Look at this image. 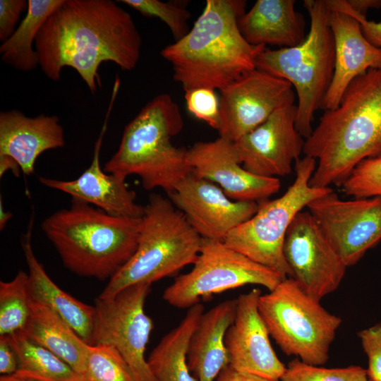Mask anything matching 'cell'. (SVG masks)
Returning <instances> with one entry per match:
<instances>
[{
    "instance_id": "obj_35",
    "label": "cell",
    "mask_w": 381,
    "mask_h": 381,
    "mask_svg": "<svg viewBox=\"0 0 381 381\" xmlns=\"http://www.w3.org/2000/svg\"><path fill=\"white\" fill-rule=\"evenodd\" d=\"M358 335L368 358V381H381V324L361 330Z\"/></svg>"
},
{
    "instance_id": "obj_41",
    "label": "cell",
    "mask_w": 381,
    "mask_h": 381,
    "mask_svg": "<svg viewBox=\"0 0 381 381\" xmlns=\"http://www.w3.org/2000/svg\"><path fill=\"white\" fill-rule=\"evenodd\" d=\"M18 176L21 171L19 164L11 157L6 155H0V176L1 177L7 171Z\"/></svg>"
},
{
    "instance_id": "obj_31",
    "label": "cell",
    "mask_w": 381,
    "mask_h": 381,
    "mask_svg": "<svg viewBox=\"0 0 381 381\" xmlns=\"http://www.w3.org/2000/svg\"><path fill=\"white\" fill-rule=\"evenodd\" d=\"M282 381H368L366 370L359 365L327 368L309 365L296 358L291 361Z\"/></svg>"
},
{
    "instance_id": "obj_3",
    "label": "cell",
    "mask_w": 381,
    "mask_h": 381,
    "mask_svg": "<svg viewBox=\"0 0 381 381\" xmlns=\"http://www.w3.org/2000/svg\"><path fill=\"white\" fill-rule=\"evenodd\" d=\"M243 0H207L189 32L161 51L185 92L198 87L220 91L256 68L266 46L253 45L241 34L238 19Z\"/></svg>"
},
{
    "instance_id": "obj_23",
    "label": "cell",
    "mask_w": 381,
    "mask_h": 381,
    "mask_svg": "<svg viewBox=\"0 0 381 381\" xmlns=\"http://www.w3.org/2000/svg\"><path fill=\"white\" fill-rule=\"evenodd\" d=\"M33 218L21 238L28 267V284L33 300L44 303L61 317L87 344L92 345L95 306L75 298L57 286L39 262L32 246Z\"/></svg>"
},
{
    "instance_id": "obj_38",
    "label": "cell",
    "mask_w": 381,
    "mask_h": 381,
    "mask_svg": "<svg viewBox=\"0 0 381 381\" xmlns=\"http://www.w3.org/2000/svg\"><path fill=\"white\" fill-rule=\"evenodd\" d=\"M18 358L10 335L0 336V373L3 375L16 373Z\"/></svg>"
},
{
    "instance_id": "obj_40",
    "label": "cell",
    "mask_w": 381,
    "mask_h": 381,
    "mask_svg": "<svg viewBox=\"0 0 381 381\" xmlns=\"http://www.w3.org/2000/svg\"><path fill=\"white\" fill-rule=\"evenodd\" d=\"M347 5L355 13L365 16L370 8L381 7V0H346Z\"/></svg>"
},
{
    "instance_id": "obj_27",
    "label": "cell",
    "mask_w": 381,
    "mask_h": 381,
    "mask_svg": "<svg viewBox=\"0 0 381 381\" xmlns=\"http://www.w3.org/2000/svg\"><path fill=\"white\" fill-rule=\"evenodd\" d=\"M64 0H28L27 13L14 32L0 46L1 59L12 68L28 72L40 66L37 36L49 16Z\"/></svg>"
},
{
    "instance_id": "obj_28",
    "label": "cell",
    "mask_w": 381,
    "mask_h": 381,
    "mask_svg": "<svg viewBox=\"0 0 381 381\" xmlns=\"http://www.w3.org/2000/svg\"><path fill=\"white\" fill-rule=\"evenodd\" d=\"M11 336L18 358L16 373L40 381H80V375L54 353L34 341L23 331Z\"/></svg>"
},
{
    "instance_id": "obj_9",
    "label": "cell",
    "mask_w": 381,
    "mask_h": 381,
    "mask_svg": "<svg viewBox=\"0 0 381 381\" xmlns=\"http://www.w3.org/2000/svg\"><path fill=\"white\" fill-rule=\"evenodd\" d=\"M316 160L306 156L295 162L296 178L280 197L259 202L256 212L232 229L224 242L252 260L292 278V272L284 255L287 230L295 217L314 199L332 189L315 188L310 181Z\"/></svg>"
},
{
    "instance_id": "obj_6",
    "label": "cell",
    "mask_w": 381,
    "mask_h": 381,
    "mask_svg": "<svg viewBox=\"0 0 381 381\" xmlns=\"http://www.w3.org/2000/svg\"><path fill=\"white\" fill-rule=\"evenodd\" d=\"M202 241L168 197L151 193L144 206L134 254L99 297H111L128 286L152 284L175 274L195 262Z\"/></svg>"
},
{
    "instance_id": "obj_10",
    "label": "cell",
    "mask_w": 381,
    "mask_h": 381,
    "mask_svg": "<svg viewBox=\"0 0 381 381\" xmlns=\"http://www.w3.org/2000/svg\"><path fill=\"white\" fill-rule=\"evenodd\" d=\"M284 279L224 241L202 238L190 271L176 277L164 291L162 298L174 307L189 308L213 295L248 284L271 291Z\"/></svg>"
},
{
    "instance_id": "obj_36",
    "label": "cell",
    "mask_w": 381,
    "mask_h": 381,
    "mask_svg": "<svg viewBox=\"0 0 381 381\" xmlns=\"http://www.w3.org/2000/svg\"><path fill=\"white\" fill-rule=\"evenodd\" d=\"M28 8L25 0H0V40L6 41L14 32L22 12Z\"/></svg>"
},
{
    "instance_id": "obj_16",
    "label": "cell",
    "mask_w": 381,
    "mask_h": 381,
    "mask_svg": "<svg viewBox=\"0 0 381 381\" xmlns=\"http://www.w3.org/2000/svg\"><path fill=\"white\" fill-rule=\"evenodd\" d=\"M296 105L274 111L260 126L234 142L243 167L255 175L277 178L292 171L305 138L295 126Z\"/></svg>"
},
{
    "instance_id": "obj_4",
    "label": "cell",
    "mask_w": 381,
    "mask_h": 381,
    "mask_svg": "<svg viewBox=\"0 0 381 381\" xmlns=\"http://www.w3.org/2000/svg\"><path fill=\"white\" fill-rule=\"evenodd\" d=\"M140 218L116 217L72 198L41 224L64 266L75 274L111 279L134 254Z\"/></svg>"
},
{
    "instance_id": "obj_43",
    "label": "cell",
    "mask_w": 381,
    "mask_h": 381,
    "mask_svg": "<svg viewBox=\"0 0 381 381\" xmlns=\"http://www.w3.org/2000/svg\"><path fill=\"white\" fill-rule=\"evenodd\" d=\"M0 381H40V380L16 373L11 375H1L0 377Z\"/></svg>"
},
{
    "instance_id": "obj_29",
    "label": "cell",
    "mask_w": 381,
    "mask_h": 381,
    "mask_svg": "<svg viewBox=\"0 0 381 381\" xmlns=\"http://www.w3.org/2000/svg\"><path fill=\"white\" fill-rule=\"evenodd\" d=\"M28 274L20 270L9 282H0V336L23 331L31 314Z\"/></svg>"
},
{
    "instance_id": "obj_20",
    "label": "cell",
    "mask_w": 381,
    "mask_h": 381,
    "mask_svg": "<svg viewBox=\"0 0 381 381\" xmlns=\"http://www.w3.org/2000/svg\"><path fill=\"white\" fill-rule=\"evenodd\" d=\"M334 42V71L322 109H335L347 87L370 68H381V49L363 35L359 21L339 10H331L329 19Z\"/></svg>"
},
{
    "instance_id": "obj_11",
    "label": "cell",
    "mask_w": 381,
    "mask_h": 381,
    "mask_svg": "<svg viewBox=\"0 0 381 381\" xmlns=\"http://www.w3.org/2000/svg\"><path fill=\"white\" fill-rule=\"evenodd\" d=\"M152 284L128 286L95 304L92 345L114 347L128 363L135 381H155L145 353L153 329L145 310Z\"/></svg>"
},
{
    "instance_id": "obj_26",
    "label": "cell",
    "mask_w": 381,
    "mask_h": 381,
    "mask_svg": "<svg viewBox=\"0 0 381 381\" xmlns=\"http://www.w3.org/2000/svg\"><path fill=\"white\" fill-rule=\"evenodd\" d=\"M200 303L189 308L179 324L166 334L147 359L155 381H198L188 365L191 337L204 313Z\"/></svg>"
},
{
    "instance_id": "obj_39",
    "label": "cell",
    "mask_w": 381,
    "mask_h": 381,
    "mask_svg": "<svg viewBox=\"0 0 381 381\" xmlns=\"http://www.w3.org/2000/svg\"><path fill=\"white\" fill-rule=\"evenodd\" d=\"M215 381H282L263 377L255 374L238 371L228 365L219 373Z\"/></svg>"
},
{
    "instance_id": "obj_34",
    "label": "cell",
    "mask_w": 381,
    "mask_h": 381,
    "mask_svg": "<svg viewBox=\"0 0 381 381\" xmlns=\"http://www.w3.org/2000/svg\"><path fill=\"white\" fill-rule=\"evenodd\" d=\"M188 111L199 120L205 121L212 128L219 130L220 124L219 98L215 90L198 87L185 92Z\"/></svg>"
},
{
    "instance_id": "obj_14",
    "label": "cell",
    "mask_w": 381,
    "mask_h": 381,
    "mask_svg": "<svg viewBox=\"0 0 381 381\" xmlns=\"http://www.w3.org/2000/svg\"><path fill=\"white\" fill-rule=\"evenodd\" d=\"M219 97L222 138L235 142L277 110L294 104L291 84L257 68L222 90Z\"/></svg>"
},
{
    "instance_id": "obj_7",
    "label": "cell",
    "mask_w": 381,
    "mask_h": 381,
    "mask_svg": "<svg viewBox=\"0 0 381 381\" xmlns=\"http://www.w3.org/2000/svg\"><path fill=\"white\" fill-rule=\"evenodd\" d=\"M310 28L294 47L269 49L257 57L255 67L289 82L298 97L296 128L305 138L313 129L314 114L322 109L334 71V42L329 23L331 10L325 0H305Z\"/></svg>"
},
{
    "instance_id": "obj_15",
    "label": "cell",
    "mask_w": 381,
    "mask_h": 381,
    "mask_svg": "<svg viewBox=\"0 0 381 381\" xmlns=\"http://www.w3.org/2000/svg\"><path fill=\"white\" fill-rule=\"evenodd\" d=\"M167 196L202 238L222 241L258 207L256 202L230 199L217 185L193 172Z\"/></svg>"
},
{
    "instance_id": "obj_8",
    "label": "cell",
    "mask_w": 381,
    "mask_h": 381,
    "mask_svg": "<svg viewBox=\"0 0 381 381\" xmlns=\"http://www.w3.org/2000/svg\"><path fill=\"white\" fill-rule=\"evenodd\" d=\"M305 293L293 278L261 294L258 310L270 337L287 356L321 366L342 320Z\"/></svg>"
},
{
    "instance_id": "obj_1",
    "label": "cell",
    "mask_w": 381,
    "mask_h": 381,
    "mask_svg": "<svg viewBox=\"0 0 381 381\" xmlns=\"http://www.w3.org/2000/svg\"><path fill=\"white\" fill-rule=\"evenodd\" d=\"M141 36L130 15L111 0H64L46 20L35 41L40 66L54 81L75 69L92 94L101 86L102 63L122 70L138 64Z\"/></svg>"
},
{
    "instance_id": "obj_33",
    "label": "cell",
    "mask_w": 381,
    "mask_h": 381,
    "mask_svg": "<svg viewBox=\"0 0 381 381\" xmlns=\"http://www.w3.org/2000/svg\"><path fill=\"white\" fill-rule=\"evenodd\" d=\"M340 186L354 198L381 197V157L359 162Z\"/></svg>"
},
{
    "instance_id": "obj_25",
    "label": "cell",
    "mask_w": 381,
    "mask_h": 381,
    "mask_svg": "<svg viewBox=\"0 0 381 381\" xmlns=\"http://www.w3.org/2000/svg\"><path fill=\"white\" fill-rule=\"evenodd\" d=\"M23 332L80 375L84 372L90 345L44 303L32 298L30 317Z\"/></svg>"
},
{
    "instance_id": "obj_21",
    "label": "cell",
    "mask_w": 381,
    "mask_h": 381,
    "mask_svg": "<svg viewBox=\"0 0 381 381\" xmlns=\"http://www.w3.org/2000/svg\"><path fill=\"white\" fill-rule=\"evenodd\" d=\"M64 145V131L56 116L30 117L17 109L0 112V155L13 158L24 175L34 173L41 154Z\"/></svg>"
},
{
    "instance_id": "obj_24",
    "label": "cell",
    "mask_w": 381,
    "mask_h": 381,
    "mask_svg": "<svg viewBox=\"0 0 381 381\" xmlns=\"http://www.w3.org/2000/svg\"><path fill=\"white\" fill-rule=\"evenodd\" d=\"M294 0H258L238 19L244 38L253 45L291 47L306 39V23Z\"/></svg>"
},
{
    "instance_id": "obj_32",
    "label": "cell",
    "mask_w": 381,
    "mask_h": 381,
    "mask_svg": "<svg viewBox=\"0 0 381 381\" xmlns=\"http://www.w3.org/2000/svg\"><path fill=\"white\" fill-rule=\"evenodd\" d=\"M122 2L144 16L156 17L163 21L171 30L176 41L184 37L190 30L188 20L190 13L184 4L177 2H163L159 0H122Z\"/></svg>"
},
{
    "instance_id": "obj_22",
    "label": "cell",
    "mask_w": 381,
    "mask_h": 381,
    "mask_svg": "<svg viewBox=\"0 0 381 381\" xmlns=\"http://www.w3.org/2000/svg\"><path fill=\"white\" fill-rule=\"evenodd\" d=\"M236 298L224 301L203 313L190 341L187 361L198 381H215L229 365L226 332L232 324Z\"/></svg>"
},
{
    "instance_id": "obj_13",
    "label": "cell",
    "mask_w": 381,
    "mask_h": 381,
    "mask_svg": "<svg viewBox=\"0 0 381 381\" xmlns=\"http://www.w3.org/2000/svg\"><path fill=\"white\" fill-rule=\"evenodd\" d=\"M284 255L298 286L319 301L338 289L347 267L308 211L289 227Z\"/></svg>"
},
{
    "instance_id": "obj_19",
    "label": "cell",
    "mask_w": 381,
    "mask_h": 381,
    "mask_svg": "<svg viewBox=\"0 0 381 381\" xmlns=\"http://www.w3.org/2000/svg\"><path fill=\"white\" fill-rule=\"evenodd\" d=\"M120 83H114L111 100L99 135L95 144L90 165L74 180L62 181L40 176V183L49 188L66 193L72 198L88 203L106 213L123 217L140 218L144 206L136 202V193L128 188L126 178L106 173L100 166V151Z\"/></svg>"
},
{
    "instance_id": "obj_5",
    "label": "cell",
    "mask_w": 381,
    "mask_h": 381,
    "mask_svg": "<svg viewBox=\"0 0 381 381\" xmlns=\"http://www.w3.org/2000/svg\"><path fill=\"white\" fill-rule=\"evenodd\" d=\"M183 127L177 103L167 93L157 95L126 126L119 148L104 171L126 179L136 175L147 190L161 188L169 194L192 172L188 149L171 143Z\"/></svg>"
},
{
    "instance_id": "obj_37",
    "label": "cell",
    "mask_w": 381,
    "mask_h": 381,
    "mask_svg": "<svg viewBox=\"0 0 381 381\" xmlns=\"http://www.w3.org/2000/svg\"><path fill=\"white\" fill-rule=\"evenodd\" d=\"M327 5L331 10H339L356 18L365 37L373 45L381 49V22L368 20L366 16L355 13L347 5L346 0H327Z\"/></svg>"
},
{
    "instance_id": "obj_17",
    "label": "cell",
    "mask_w": 381,
    "mask_h": 381,
    "mask_svg": "<svg viewBox=\"0 0 381 381\" xmlns=\"http://www.w3.org/2000/svg\"><path fill=\"white\" fill-rule=\"evenodd\" d=\"M192 172L217 185L230 199L259 202L278 193V178L249 172L242 165L234 143L219 136L208 142H198L187 150Z\"/></svg>"
},
{
    "instance_id": "obj_12",
    "label": "cell",
    "mask_w": 381,
    "mask_h": 381,
    "mask_svg": "<svg viewBox=\"0 0 381 381\" xmlns=\"http://www.w3.org/2000/svg\"><path fill=\"white\" fill-rule=\"evenodd\" d=\"M306 207L346 267L381 240V197L346 200L332 190Z\"/></svg>"
},
{
    "instance_id": "obj_18",
    "label": "cell",
    "mask_w": 381,
    "mask_h": 381,
    "mask_svg": "<svg viewBox=\"0 0 381 381\" xmlns=\"http://www.w3.org/2000/svg\"><path fill=\"white\" fill-rule=\"evenodd\" d=\"M260 289L240 295L236 313L225 335L231 365L235 370L280 380L286 366L275 353L270 333L259 310Z\"/></svg>"
},
{
    "instance_id": "obj_30",
    "label": "cell",
    "mask_w": 381,
    "mask_h": 381,
    "mask_svg": "<svg viewBox=\"0 0 381 381\" xmlns=\"http://www.w3.org/2000/svg\"><path fill=\"white\" fill-rule=\"evenodd\" d=\"M80 381H135L125 359L113 346L90 345Z\"/></svg>"
},
{
    "instance_id": "obj_2",
    "label": "cell",
    "mask_w": 381,
    "mask_h": 381,
    "mask_svg": "<svg viewBox=\"0 0 381 381\" xmlns=\"http://www.w3.org/2000/svg\"><path fill=\"white\" fill-rule=\"evenodd\" d=\"M303 153L317 162L315 188L341 186L359 162L381 157V68L358 75L339 105L325 110Z\"/></svg>"
},
{
    "instance_id": "obj_42",
    "label": "cell",
    "mask_w": 381,
    "mask_h": 381,
    "mask_svg": "<svg viewBox=\"0 0 381 381\" xmlns=\"http://www.w3.org/2000/svg\"><path fill=\"white\" fill-rule=\"evenodd\" d=\"M13 214L11 212L6 211L3 205V201L0 200V229L2 231L8 222L11 219Z\"/></svg>"
}]
</instances>
